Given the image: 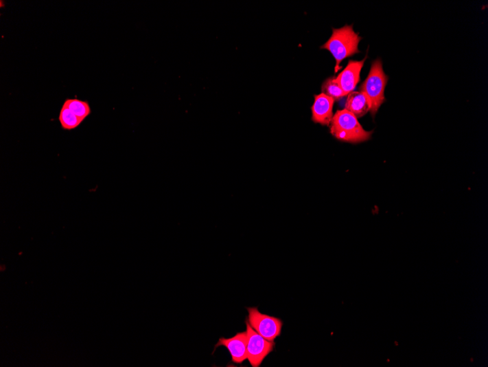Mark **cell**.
Returning <instances> with one entry per match:
<instances>
[{
    "mask_svg": "<svg viewBox=\"0 0 488 367\" xmlns=\"http://www.w3.org/2000/svg\"><path fill=\"white\" fill-rule=\"evenodd\" d=\"M362 40L353 27L346 25L340 29H333V34L321 49L330 52L336 60L335 73L342 69L340 66L343 60L360 53L358 44Z\"/></svg>",
    "mask_w": 488,
    "mask_h": 367,
    "instance_id": "6da1fadb",
    "label": "cell"
},
{
    "mask_svg": "<svg viewBox=\"0 0 488 367\" xmlns=\"http://www.w3.org/2000/svg\"><path fill=\"white\" fill-rule=\"evenodd\" d=\"M331 133L337 140L358 144L370 140L372 131L362 128L358 118L344 109L338 110L330 125Z\"/></svg>",
    "mask_w": 488,
    "mask_h": 367,
    "instance_id": "7a4b0ae2",
    "label": "cell"
},
{
    "mask_svg": "<svg viewBox=\"0 0 488 367\" xmlns=\"http://www.w3.org/2000/svg\"><path fill=\"white\" fill-rule=\"evenodd\" d=\"M388 76L384 72L380 59L374 61L367 80L362 82L360 91L369 98L371 108L370 112L375 116L381 105L385 102L384 91Z\"/></svg>",
    "mask_w": 488,
    "mask_h": 367,
    "instance_id": "3957f363",
    "label": "cell"
},
{
    "mask_svg": "<svg viewBox=\"0 0 488 367\" xmlns=\"http://www.w3.org/2000/svg\"><path fill=\"white\" fill-rule=\"evenodd\" d=\"M249 325L266 340L275 342L281 335L282 321L277 318L261 313L257 308H247Z\"/></svg>",
    "mask_w": 488,
    "mask_h": 367,
    "instance_id": "277c9868",
    "label": "cell"
},
{
    "mask_svg": "<svg viewBox=\"0 0 488 367\" xmlns=\"http://www.w3.org/2000/svg\"><path fill=\"white\" fill-rule=\"evenodd\" d=\"M247 359L253 367L262 364L268 354L273 351L275 342L260 336L246 321Z\"/></svg>",
    "mask_w": 488,
    "mask_h": 367,
    "instance_id": "5b68a950",
    "label": "cell"
},
{
    "mask_svg": "<svg viewBox=\"0 0 488 367\" xmlns=\"http://www.w3.org/2000/svg\"><path fill=\"white\" fill-rule=\"evenodd\" d=\"M368 57L361 61L349 60L346 68L336 77V81L342 91L348 96L353 92L360 82V72Z\"/></svg>",
    "mask_w": 488,
    "mask_h": 367,
    "instance_id": "8992f818",
    "label": "cell"
},
{
    "mask_svg": "<svg viewBox=\"0 0 488 367\" xmlns=\"http://www.w3.org/2000/svg\"><path fill=\"white\" fill-rule=\"evenodd\" d=\"M334 103L333 98L323 93L314 96V103L312 107V121L323 126H330Z\"/></svg>",
    "mask_w": 488,
    "mask_h": 367,
    "instance_id": "52a82bcc",
    "label": "cell"
},
{
    "mask_svg": "<svg viewBox=\"0 0 488 367\" xmlns=\"http://www.w3.org/2000/svg\"><path fill=\"white\" fill-rule=\"evenodd\" d=\"M224 346L231 355L232 361L236 364H242L247 359V333L246 331L237 333L232 338H220L215 349Z\"/></svg>",
    "mask_w": 488,
    "mask_h": 367,
    "instance_id": "ba28073f",
    "label": "cell"
},
{
    "mask_svg": "<svg viewBox=\"0 0 488 367\" xmlns=\"http://www.w3.org/2000/svg\"><path fill=\"white\" fill-rule=\"evenodd\" d=\"M371 104L367 96L361 91H353L348 95L345 109L357 118L364 116L371 110Z\"/></svg>",
    "mask_w": 488,
    "mask_h": 367,
    "instance_id": "9c48e42d",
    "label": "cell"
},
{
    "mask_svg": "<svg viewBox=\"0 0 488 367\" xmlns=\"http://www.w3.org/2000/svg\"><path fill=\"white\" fill-rule=\"evenodd\" d=\"M63 105L69 109L73 113L83 121L92 113V110H91L89 103L77 98H67Z\"/></svg>",
    "mask_w": 488,
    "mask_h": 367,
    "instance_id": "30bf717a",
    "label": "cell"
},
{
    "mask_svg": "<svg viewBox=\"0 0 488 367\" xmlns=\"http://www.w3.org/2000/svg\"><path fill=\"white\" fill-rule=\"evenodd\" d=\"M321 89L322 93L333 98L335 102H338L340 99L347 96L338 84L335 76L329 77L323 83Z\"/></svg>",
    "mask_w": 488,
    "mask_h": 367,
    "instance_id": "8fae6325",
    "label": "cell"
},
{
    "mask_svg": "<svg viewBox=\"0 0 488 367\" xmlns=\"http://www.w3.org/2000/svg\"><path fill=\"white\" fill-rule=\"evenodd\" d=\"M59 120L62 129L67 131H71L76 129L81 125L83 120L78 118L71 111L65 106H62Z\"/></svg>",
    "mask_w": 488,
    "mask_h": 367,
    "instance_id": "7c38bea8",
    "label": "cell"
},
{
    "mask_svg": "<svg viewBox=\"0 0 488 367\" xmlns=\"http://www.w3.org/2000/svg\"><path fill=\"white\" fill-rule=\"evenodd\" d=\"M0 3H1V5H0V7L3 8V1H1V2H0Z\"/></svg>",
    "mask_w": 488,
    "mask_h": 367,
    "instance_id": "4fadbf2b",
    "label": "cell"
}]
</instances>
